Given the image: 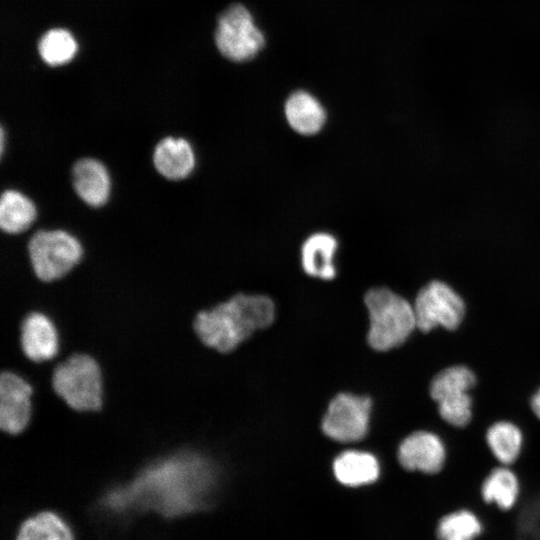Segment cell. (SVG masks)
Wrapping results in <instances>:
<instances>
[{
	"label": "cell",
	"instance_id": "obj_1",
	"mask_svg": "<svg viewBox=\"0 0 540 540\" xmlns=\"http://www.w3.org/2000/svg\"><path fill=\"white\" fill-rule=\"evenodd\" d=\"M274 304L264 295L237 294L212 309L201 311L194 329L201 341L219 352H230L274 319Z\"/></svg>",
	"mask_w": 540,
	"mask_h": 540
},
{
	"label": "cell",
	"instance_id": "obj_7",
	"mask_svg": "<svg viewBox=\"0 0 540 540\" xmlns=\"http://www.w3.org/2000/svg\"><path fill=\"white\" fill-rule=\"evenodd\" d=\"M416 327L428 332L441 326L456 329L465 315V303L448 284L434 280L417 294L414 303Z\"/></svg>",
	"mask_w": 540,
	"mask_h": 540
},
{
	"label": "cell",
	"instance_id": "obj_19",
	"mask_svg": "<svg viewBox=\"0 0 540 540\" xmlns=\"http://www.w3.org/2000/svg\"><path fill=\"white\" fill-rule=\"evenodd\" d=\"M519 493L515 474L504 467L491 471L482 484L481 494L485 502H495L501 509H510Z\"/></svg>",
	"mask_w": 540,
	"mask_h": 540
},
{
	"label": "cell",
	"instance_id": "obj_11",
	"mask_svg": "<svg viewBox=\"0 0 540 540\" xmlns=\"http://www.w3.org/2000/svg\"><path fill=\"white\" fill-rule=\"evenodd\" d=\"M445 458V447L441 439L427 431L412 433L402 441L398 449L400 464L411 471L437 473L442 469Z\"/></svg>",
	"mask_w": 540,
	"mask_h": 540
},
{
	"label": "cell",
	"instance_id": "obj_13",
	"mask_svg": "<svg viewBox=\"0 0 540 540\" xmlns=\"http://www.w3.org/2000/svg\"><path fill=\"white\" fill-rule=\"evenodd\" d=\"M21 346L35 362L52 359L58 351V335L52 321L41 312L29 313L21 325Z\"/></svg>",
	"mask_w": 540,
	"mask_h": 540
},
{
	"label": "cell",
	"instance_id": "obj_10",
	"mask_svg": "<svg viewBox=\"0 0 540 540\" xmlns=\"http://www.w3.org/2000/svg\"><path fill=\"white\" fill-rule=\"evenodd\" d=\"M71 178L76 195L87 206L99 208L109 201L112 180L102 161L92 157L77 160L72 167Z\"/></svg>",
	"mask_w": 540,
	"mask_h": 540
},
{
	"label": "cell",
	"instance_id": "obj_24",
	"mask_svg": "<svg viewBox=\"0 0 540 540\" xmlns=\"http://www.w3.org/2000/svg\"><path fill=\"white\" fill-rule=\"evenodd\" d=\"M0 152H1V155H3L4 153V147H5V131H4V128L1 127V132H0Z\"/></svg>",
	"mask_w": 540,
	"mask_h": 540
},
{
	"label": "cell",
	"instance_id": "obj_2",
	"mask_svg": "<svg viewBox=\"0 0 540 540\" xmlns=\"http://www.w3.org/2000/svg\"><path fill=\"white\" fill-rule=\"evenodd\" d=\"M364 300L370 318L368 341L375 350L386 351L401 345L416 328L413 306L393 291L371 289Z\"/></svg>",
	"mask_w": 540,
	"mask_h": 540
},
{
	"label": "cell",
	"instance_id": "obj_16",
	"mask_svg": "<svg viewBox=\"0 0 540 540\" xmlns=\"http://www.w3.org/2000/svg\"><path fill=\"white\" fill-rule=\"evenodd\" d=\"M37 218L33 200L16 189H6L0 198V227L3 232L17 235L28 230Z\"/></svg>",
	"mask_w": 540,
	"mask_h": 540
},
{
	"label": "cell",
	"instance_id": "obj_18",
	"mask_svg": "<svg viewBox=\"0 0 540 540\" xmlns=\"http://www.w3.org/2000/svg\"><path fill=\"white\" fill-rule=\"evenodd\" d=\"M486 441L493 455L502 464H511L519 456L522 434L513 423L500 421L488 429Z\"/></svg>",
	"mask_w": 540,
	"mask_h": 540
},
{
	"label": "cell",
	"instance_id": "obj_5",
	"mask_svg": "<svg viewBox=\"0 0 540 540\" xmlns=\"http://www.w3.org/2000/svg\"><path fill=\"white\" fill-rule=\"evenodd\" d=\"M215 43L225 58L245 62L263 49L265 38L250 11L242 4H233L218 18Z\"/></svg>",
	"mask_w": 540,
	"mask_h": 540
},
{
	"label": "cell",
	"instance_id": "obj_21",
	"mask_svg": "<svg viewBox=\"0 0 540 540\" xmlns=\"http://www.w3.org/2000/svg\"><path fill=\"white\" fill-rule=\"evenodd\" d=\"M38 51L46 64L50 66L64 65L74 57L77 43L69 31L55 28L47 31L41 37Z\"/></svg>",
	"mask_w": 540,
	"mask_h": 540
},
{
	"label": "cell",
	"instance_id": "obj_15",
	"mask_svg": "<svg viewBox=\"0 0 540 540\" xmlns=\"http://www.w3.org/2000/svg\"><path fill=\"white\" fill-rule=\"evenodd\" d=\"M338 243L336 238L326 232L310 235L301 247V264L310 276L324 280L333 279L336 275L334 255Z\"/></svg>",
	"mask_w": 540,
	"mask_h": 540
},
{
	"label": "cell",
	"instance_id": "obj_12",
	"mask_svg": "<svg viewBox=\"0 0 540 540\" xmlns=\"http://www.w3.org/2000/svg\"><path fill=\"white\" fill-rule=\"evenodd\" d=\"M152 162L158 174L165 179L181 181L193 172L196 156L187 139L166 136L155 145Z\"/></svg>",
	"mask_w": 540,
	"mask_h": 540
},
{
	"label": "cell",
	"instance_id": "obj_9",
	"mask_svg": "<svg viewBox=\"0 0 540 540\" xmlns=\"http://www.w3.org/2000/svg\"><path fill=\"white\" fill-rule=\"evenodd\" d=\"M32 388L19 375L3 372L0 377V427L9 434H18L31 416Z\"/></svg>",
	"mask_w": 540,
	"mask_h": 540
},
{
	"label": "cell",
	"instance_id": "obj_8",
	"mask_svg": "<svg viewBox=\"0 0 540 540\" xmlns=\"http://www.w3.org/2000/svg\"><path fill=\"white\" fill-rule=\"evenodd\" d=\"M370 410L368 397L339 394L331 401L323 418V432L336 441H359L367 433Z\"/></svg>",
	"mask_w": 540,
	"mask_h": 540
},
{
	"label": "cell",
	"instance_id": "obj_4",
	"mask_svg": "<svg viewBox=\"0 0 540 540\" xmlns=\"http://www.w3.org/2000/svg\"><path fill=\"white\" fill-rule=\"evenodd\" d=\"M52 386L75 410L96 411L102 406L101 371L89 355L74 354L58 364L53 371Z\"/></svg>",
	"mask_w": 540,
	"mask_h": 540
},
{
	"label": "cell",
	"instance_id": "obj_23",
	"mask_svg": "<svg viewBox=\"0 0 540 540\" xmlns=\"http://www.w3.org/2000/svg\"><path fill=\"white\" fill-rule=\"evenodd\" d=\"M530 404L533 412L540 419V388L532 396Z\"/></svg>",
	"mask_w": 540,
	"mask_h": 540
},
{
	"label": "cell",
	"instance_id": "obj_3",
	"mask_svg": "<svg viewBox=\"0 0 540 540\" xmlns=\"http://www.w3.org/2000/svg\"><path fill=\"white\" fill-rule=\"evenodd\" d=\"M27 252L35 276L51 282L68 274L82 259L81 242L63 229H41L27 243Z\"/></svg>",
	"mask_w": 540,
	"mask_h": 540
},
{
	"label": "cell",
	"instance_id": "obj_6",
	"mask_svg": "<svg viewBox=\"0 0 540 540\" xmlns=\"http://www.w3.org/2000/svg\"><path fill=\"white\" fill-rule=\"evenodd\" d=\"M475 383L474 373L462 365L445 368L435 375L430 384V395L437 402L444 421L456 427H464L470 422L472 400L468 391Z\"/></svg>",
	"mask_w": 540,
	"mask_h": 540
},
{
	"label": "cell",
	"instance_id": "obj_17",
	"mask_svg": "<svg viewBox=\"0 0 540 540\" xmlns=\"http://www.w3.org/2000/svg\"><path fill=\"white\" fill-rule=\"evenodd\" d=\"M336 479L343 485L358 487L374 482L380 473L377 459L370 453L346 451L333 463Z\"/></svg>",
	"mask_w": 540,
	"mask_h": 540
},
{
	"label": "cell",
	"instance_id": "obj_14",
	"mask_svg": "<svg viewBox=\"0 0 540 540\" xmlns=\"http://www.w3.org/2000/svg\"><path fill=\"white\" fill-rule=\"evenodd\" d=\"M284 114L289 126L301 135H314L325 124L326 111L310 93L298 90L290 94L284 104Z\"/></svg>",
	"mask_w": 540,
	"mask_h": 540
},
{
	"label": "cell",
	"instance_id": "obj_20",
	"mask_svg": "<svg viewBox=\"0 0 540 540\" xmlns=\"http://www.w3.org/2000/svg\"><path fill=\"white\" fill-rule=\"evenodd\" d=\"M17 540H73V537L56 514L43 512L22 524Z\"/></svg>",
	"mask_w": 540,
	"mask_h": 540
},
{
	"label": "cell",
	"instance_id": "obj_22",
	"mask_svg": "<svg viewBox=\"0 0 540 540\" xmlns=\"http://www.w3.org/2000/svg\"><path fill=\"white\" fill-rule=\"evenodd\" d=\"M482 530L478 518L462 510L443 517L437 527L439 540H473Z\"/></svg>",
	"mask_w": 540,
	"mask_h": 540
}]
</instances>
